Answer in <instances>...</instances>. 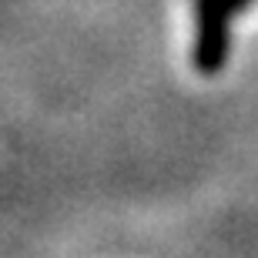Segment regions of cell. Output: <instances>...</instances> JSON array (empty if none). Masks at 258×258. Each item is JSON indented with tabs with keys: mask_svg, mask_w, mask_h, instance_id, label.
Segmentation results:
<instances>
[{
	"mask_svg": "<svg viewBox=\"0 0 258 258\" xmlns=\"http://www.w3.org/2000/svg\"><path fill=\"white\" fill-rule=\"evenodd\" d=\"M245 4H248V0H228V7H231V14H235V10H241V7H245Z\"/></svg>",
	"mask_w": 258,
	"mask_h": 258,
	"instance_id": "obj_1",
	"label": "cell"
}]
</instances>
